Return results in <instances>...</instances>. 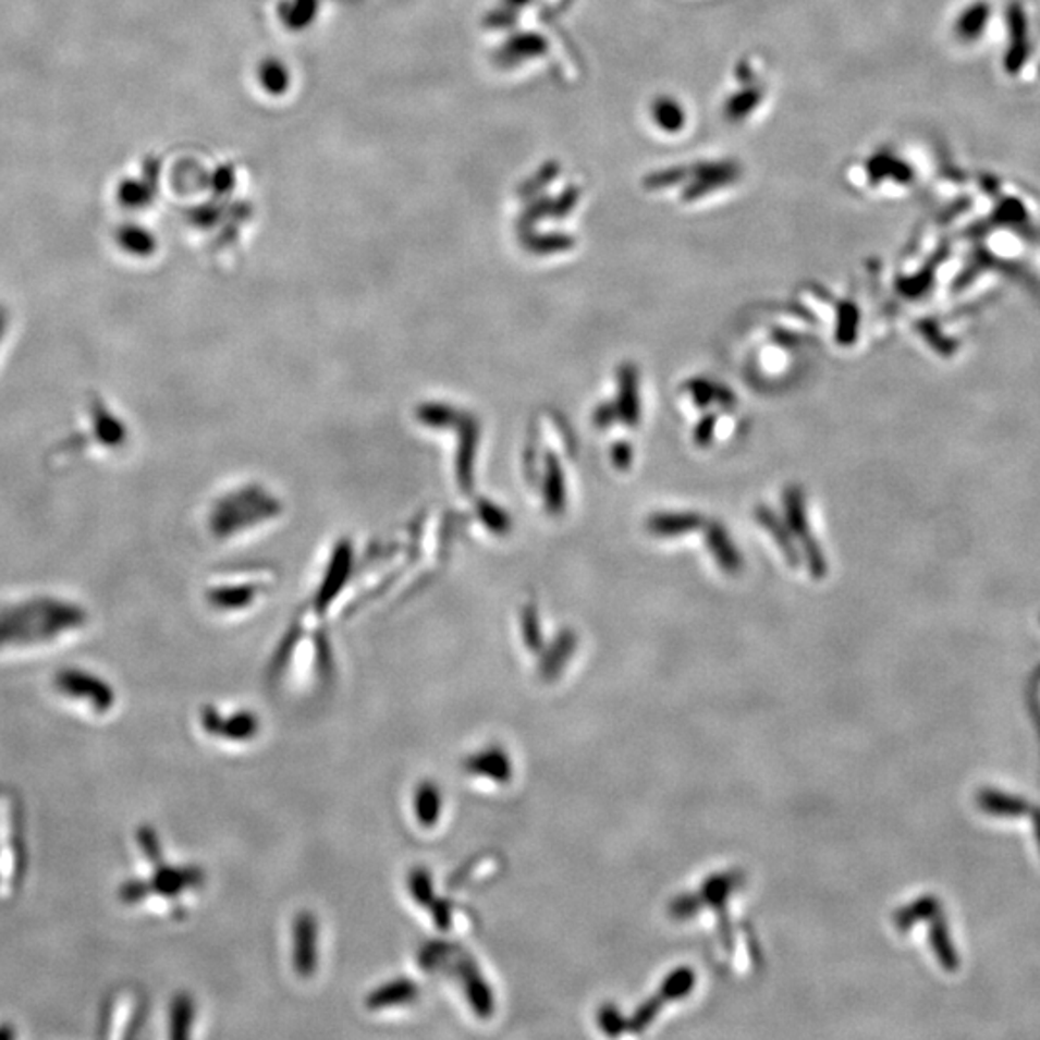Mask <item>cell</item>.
Here are the masks:
<instances>
[{
  "label": "cell",
  "mask_w": 1040,
  "mask_h": 1040,
  "mask_svg": "<svg viewBox=\"0 0 1040 1040\" xmlns=\"http://www.w3.org/2000/svg\"><path fill=\"white\" fill-rule=\"evenodd\" d=\"M1027 703H1029V711H1031L1032 723L1037 724L1040 736V669L1032 676L1031 686L1027 690Z\"/></svg>",
  "instance_id": "cell-20"
},
{
  "label": "cell",
  "mask_w": 1040,
  "mask_h": 1040,
  "mask_svg": "<svg viewBox=\"0 0 1040 1040\" xmlns=\"http://www.w3.org/2000/svg\"><path fill=\"white\" fill-rule=\"evenodd\" d=\"M463 767L466 773L486 776L488 781L500 784L509 783L513 773L511 759L500 746H488L486 749L475 751L473 756L465 759Z\"/></svg>",
  "instance_id": "cell-9"
},
{
  "label": "cell",
  "mask_w": 1040,
  "mask_h": 1040,
  "mask_svg": "<svg viewBox=\"0 0 1040 1040\" xmlns=\"http://www.w3.org/2000/svg\"><path fill=\"white\" fill-rule=\"evenodd\" d=\"M408 892L420 906H428L433 900L432 874L425 867H415L408 874Z\"/></svg>",
  "instance_id": "cell-17"
},
{
  "label": "cell",
  "mask_w": 1040,
  "mask_h": 1040,
  "mask_svg": "<svg viewBox=\"0 0 1040 1040\" xmlns=\"http://www.w3.org/2000/svg\"><path fill=\"white\" fill-rule=\"evenodd\" d=\"M293 967L301 977L317 974L318 921L310 911H301L293 923Z\"/></svg>",
  "instance_id": "cell-6"
},
{
  "label": "cell",
  "mask_w": 1040,
  "mask_h": 1040,
  "mask_svg": "<svg viewBox=\"0 0 1040 1040\" xmlns=\"http://www.w3.org/2000/svg\"><path fill=\"white\" fill-rule=\"evenodd\" d=\"M1031 819H1032V831H1035V836H1037V844H1039V849H1040V808L1031 809Z\"/></svg>",
  "instance_id": "cell-22"
},
{
  "label": "cell",
  "mask_w": 1040,
  "mask_h": 1040,
  "mask_svg": "<svg viewBox=\"0 0 1040 1040\" xmlns=\"http://www.w3.org/2000/svg\"><path fill=\"white\" fill-rule=\"evenodd\" d=\"M430 911H432L433 923L440 929V931H450L453 927V906H451L450 900H436L433 898L430 904Z\"/></svg>",
  "instance_id": "cell-19"
},
{
  "label": "cell",
  "mask_w": 1040,
  "mask_h": 1040,
  "mask_svg": "<svg viewBox=\"0 0 1040 1040\" xmlns=\"http://www.w3.org/2000/svg\"><path fill=\"white\" fill-rule=\"evenodd\" d=\"M195 1014H197V1006H195L192 994L180 992L178 996H174L172 1004H170V1037L172 1039H187L192 1035Z\"/></svg>",
  "instance_id": "cell-15"
},
{
  "label": "cell",
  "mask_w": 1040,
  "mask_h": 1040,
  "mask_svg": "<svg viewBox=\"0 0 1040 1040\" xmlns=\"http://www.w3.org/2000/svg\"><path fill=\"white\" fill-rule=\"evenodd\" d=\"M89 415H91L93 432L100 445L117 450L122 448L127 440V428L124 423L118 418L110 407H107L102 400L95 397L89 405Z\"/></svg>",
  "instance_id": "cell-10"
},
{
  "label": "cell",
  "mask_w": 1040,
  "mask_h": 1040,
  "mask_svg": "<svg viewBox=\"0 0 1040 1040\" xmlns=\"http://www.w3.org/2000/svg\"><path fill=\"white\" fill-rule=\"evenodd\" d=\"M89 623L84 605L57 596H34L0 608V651L47 648L82 633Z\"/></svg>",
  "instance_id": "cell-1"
},
{
  "label": "cell",
  "mask_w": 1040,
  "mask_h": 1040,
  "mask_svg": "<svg viewBox=\"0 0 1040 1040\" xmlns=\"http://www.w3.org/2000/svg\"><path fill=\"white\" fill-rule=\"evenodd\" d=\"M979 808L994 817H1024L1031 813V804L1019 796H1010L994 788H982L977 794Z\"/></svg>",
  "instance_id": "cell-13"
},
{
  "label": "cell",
  "mask_w": 1040,
  "mask_h": 1040,
  "mask_svg": "<svg viewBox=\"0 0 1040 1040\" xmlns=\"http://www.w3.org/2000/svg\"><path fill=\"white\" fill-rule=\"evenodd\" d=\"M457 967L461 981L465 982L466 1000L473 1007V1012L482 1019L490 1017L493 1014V1007H495V1000H493V992H491L490 984L484 979V975L480 974V969L476 967L470 957L466 956L458 959Z\"/></svg>",
  "instance_id": "cell-8"
},
{
  "label": "cell",
  "mask_w": 1040,
  "mask_h": 1040,
  "mask_svg": "<svg viewBox=\"0 0 1040 1040\" xmlns=\"http://www.w3.org/2000/svg\"><path fill=\"white\" fill-rule=\"evenodd\" d=\"M142 999L135 992H114L110 994L105 1007V1027L109 1037H130L137 1024H142Z\"/></svg>",
  "instance_id": "cell-7"
},
{
  "label": "cell",
  "mask_w": 1040,
  "mask_h": 1040,
  "mask_svg": "<svg viewBox=\"0 0 1040 1040\" xmlns=\"http://www.w3.org/2000/svg\"><path fill=\"white\" fill-rule=\"evenodd\" d=\"M52 688L59 698L84 709L89 715H110L117 708V690L109 681L82 666H64L54 674Z\"/></svg>",
  "instance_id": "cell-4"
},
{
  "label": "cell",
  "mask_w": 1040,
  "mask_h": 1040,
  "mask_svg": "<svg viewBox=\"0 0 1040 1040\" xmlns=\"http://www.w3.org/2000/svg\"><path fill=\"white\" fill-rule=\"evenodd\" d=\"M931 941L932 949L937 952V956L941 959L942 967L949 969V971H956L959 967V957H957L956 950L952 946L950 942L949 929L942 919H937L931 927Z\"/></svg>",
  "instance_id": "cell-16"
},
{
  "label": "cell",
  "mask_w": 1040,
  "mask_h": 1040,
  "mask_svg": "<svg viewBox=\"0 0 1040 1040\" xmlns=\"http://www.w3.org/2000/svg\"><path fill=\"white\" fill-rule=\"evenodd\" d=\"M989 14H991V10L987 4H977L974 9L967 10L966 14L959 20L957 34L962 35L964 39H975L984 29Z\"/></svg>",
  "instance_id": "cell-18"
},
{
  "label": "cell",
  "mask_w": 1040,
  "mask_h": 1040,
  "mask_svg": "<svg viewBox=\"0 0 1040 1040\" xmlns=\"http://www.w3.org/2000/svg\"><path fill=\"white\" fill-rule=\"evenodd\" d=\"M152 866V874L147 879H130L120 886V900L125 906H142L147 900L164 898L178 902L185 892L200 889L205 882V871L195 866H168L164 857L147 859Z\"/></svg>",
  "instance_id": "cell-2"
},
{
  "label": "cell",
  "mask_w": 1040,
  "mask_h": 1040,
  "mask_svg": "<svg viewBox=\"0 0 1040 1040\" xmlns=\"http://www.w3.org/2000/svg\"><path fill=\"white\" fill-rule=\"evenodd\" d=\"M1007 22H1010V49H1007L1006 68L1010 74L1019 72L1024 66L1027 52H1029V42H1027V17L1019 4H1012L1007 10Z\"/></svg>",
  "instance_id": "cell-12"
},
{
  "label": "cell",
  "mask_w": 1040,
  "mask_h": 1040,
  "mask_svg": "<svg viewBox=\"0 0 1040 1040\" xmlns=\"http://www.w3.org/2000/svg\"><path fill=\"white\" fill-rule=\"evenodd\" d=\"M418 992L420 991H418V984L415 981H411L407 977H401V979H395L392 982H383L382 987H378L376 991L370 992L365 1004L372 1012H378L383 1007L405 1006V1004H411L413 1000H416Z\"/></svg>",
  "instance_id": "cell-11"
},
{
  "label": "cell",
  "mask_w": 1040,
  "mask_h": 1040,
  "mask_svg": "<svg viewBox=\"0 0 1040 1040\" xmlns=\"http://www.w3.org/2000/svg\"><path fill=\"white\" fill-rule=\"evenodd\" d=\"M200 726L208 736H218L232 742H249L260 731V719L253 711H237L230 717L220 715L212 706L200 709Z\"/></svg>",
  "instance_id": "cell-5"
},
{
  "label": "cell",
  "mask_w": 1040,
  "mask_h": 1040,
  "mask_svg": "<svg viewBox=\"0 0 1040 1040\" xmlns=\"http://www.w3.org/2000/svg\"><path fill=\"white\" fill-rule=\"evenodd\" d=\"M10 328V313L9 308L4 305H0V345L7 340V333H9Z\"/></svg>",
  "instance_id": "cell-21"
},
{
  "label": "cell",
  "mask_w": 1040,
  "mask_h": 1040,
  "mask_svg": "<svg viewBox=\"0 0 1040 1040\" xmlns=\"http://www.w3.org/2000/svg\"><path fill=\"white\" fill-rule=\"evenodd\" d=\"M25 874L24 827L17 798L0 788V902H10Z\"/></svg>",
  "instance_id": "cell-3"
},
{
  "label": "cell",
  "mask_w": 1040,
  "mask_h": 1040,
  "mask_svg": "<svg viewBox=\"0 0 1040 1040\" xmlns=\"http://www.w3.org/2000/svg\"><path fill=\"white\" fill-rule=\"evenodd\" d=\"M441 806H443V798H441L438 784L430 783V781L418 784L415 792V816L418 823L426 829H430L438 823L441 816Z\"/></svg>",
  "instance_id": "cell-14"
}]
</instances>
